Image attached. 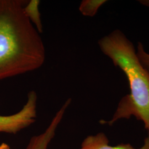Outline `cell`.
<instances>
[{"label": "cell", "mask_w": 149, "mask_h": 149, "mask_svg": "<svg viewBox=\"0 0 149 149\" xmlns=\"http://www.w3.org/2000/svg\"><path fill=\"white\" fill-rule=\"evenodd\" d=\"M26 2L0 0V81L38 69L45 60L40 33L24 12Z\"/></svg>", "instance_id": "1"}, {"label": "cell", "mask_w": 149, "mask_h": 149, "mask_svg": "<svg viewBox=\"0 0 149 149\" xmlns=\"http://www.w3.org/2000/svg\"><path fill=\"white\" fill-rule=\"evenodd\" d=\"M98 44L102 52L125 74L130 88L111 119L100 123L111 126L119 120L134 117L143 123L149 134V73L140 61L133 44L119 29L102 38Z\"/></svg>", "instance_id": "2"}, {"label": "cell", "mask_w": 149, "mask_h": 149, "mask_svg": "<svg viewBox=\"0 0 149 149\" xmlns=\"http://www.w3.org/2000/svg\"><path fill=\"white\" fill-rule=\"evenodd\" d=\"M37 101V93L32 91L28 95L27 103L19 112L8 116H0V132L16 134L35 122Z\"/></svg>", "instance_id": "3"}, {"label": "cell", "mask_w": 149, "mask_h": 149, "mask_svg": "<svg viewBox=\"0 0 149 149\" xmlns=\"http://www.w3.org/2000/svg\"><path fill=\"white\" fill-rule=\"evenodd\" d=\"M71 100L68 99L57 112L47 129L44 132L39 135L32 137L26 149H47L48 145L55 135L56 130L61 122L68 107L69 106Z\"/></svg>", "instance_id": "4"}, {"label": "cell", "mask_w": 149, "mask_h": 149, "mask_svg": "<svg viewBox=\"0 0 149 149\" xmlns=\"http://www.w3.org/2000/svg\"><path fill=\"white\" fill-rule=\"evenodd\" d=\"M79 149H149V134L145 139L143 145L140 148H136L129 144L111 145L106 134L99 133L86 137L82 143Z\"/></svg>", "instance_id": "5"}, {"label": "cell", "mask_w": 149, "mask_h": 149, "mask_svg": "<svg viewBox=\"0 0 149 149\" xmlns=\"http://www.w3.org/2000/svg\"><path fill=\"white\" fill-rule=\"evenodd\" d=\"M39 4L40 1L39 0L27 1L23 7V10L27 18L36 27L38 32L41 34L43 33V26L39 10Z\"/></svg>", "instance_id": "6"}, {"label": "cell", "mask_w": 149, "mask_h": 149, "mask_svg": "<svg viewBox=\"0 0 149 149\" xmlns=\"http://www.w3.org/2000/svg\"><path fill=\"white\" fill-rule=\"evenodd\" d=\"M107 2L106 0H84L80 3L79 11L82 15L92 17Z\"/></svg>", "instance_id": "7"}, {"label": "cell", "mask_w": 149, "mask_h": 149, "mask_svg": "<svg viewBox=\"0 0 149 149\" xmlns=\"http://www.w3.org/2000/svg\"><path fill=\"white\" fill-rule=\"evenodd\" d=\"M136 53L140 61L149 73V53L145 50L143 44L140 42L138 44Z\"/></svg>", "instance_id": "8"}, {"label": "cell", "mask_w": 149, "mask_h": 149, "mask_svg": "<svg viewBox=\"0 0 149 149\" xmlns=\"http://www.w3.org/2000/svg\"><path fill=\"white\" fill-rule=\"evenodd\" d=\"M139 2L141 5L149 7V0H141V1H139Z\"/></svg>", "instance_id": "9"}, {"label": "cell", "mask_w": 149, "mask_h": 149, "mask_svg": "<svg viewBox=\"0 0 149 149\" xmlns=\"http://www.w3.org/2000/svg\"><path fill=\"white\" fill-rule=\"evenodd\" d=\"M0 149H10V148L7 144L2 143L0 145Z\"/></svg>", "instance_id": "10"}]
</instances>
